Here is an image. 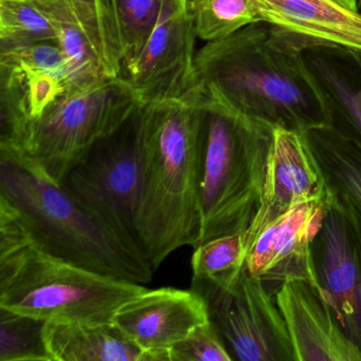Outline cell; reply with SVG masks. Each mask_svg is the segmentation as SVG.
<instances>
[{"label":"cell","mask_w":361,"mask_h":361,"mask_svg":"<svg viewBox=\"0 0 361 361\" xmlns=\"http://www.w3.org/2000/svg\"><path fill=\"white\" fill-rule=\"evenodd\" d=\"M145 289L44 250L0 198V307L45 322H113L116 312Z\"/></svg>","instance_id":"obj_3"},{"label":"cell","mask_w":361,"mask_h":361,"mask_svg":"<svg viewBox=\"0 0 361 361\" xmlns=\"http://www.w3.org/2000/svg\"><path fill=\"white\" fill-rule=\"evenodd\" d=\"M358 11L361 13V0H358Z\"/></svg>","instance_id":"obj_30"},{"label":"cell","mask_w":361,"mask_h":361,"mask_svg":"<svg viewBox=\"0 0 361 361\" xmlns=\"http://www.w3.org/2000/svg\"><path fill=\"white\" fill-rule=\"evenodd\" d=\"M325 200L324 216L312 242L314 270L340 322L361 348V262L345 219Z\"/></svg>","instance_id":"obj_14"},{"label":"cell","mask_w":361,"mask_h":361,"mask_svg":"<svg viewBox=\"0 0 361 361\" xmlns=\"http://www.w3.org/2000/svg\"><path fill=\"white\" fill-rule=\"evenodd\" d=\"M202 166L196 97L141 105L138 233L154 271L176 249L200 245Z\"/></svg>","instance_id":"obj_2"},{"label":"cell","mask_w":361,"mask_h":361,"mask_svg":"<svg viewBox=\"0 0 361 361\" xmlns=\"http://www.w3.org/2000/svg\"><path fill=\"white\" fill-rule=\"evenodd\" d=\"M196 35L213 42L263 22L257 0H187Z\"/></svg>","instance_id":"obj_21"},{"label":"cell","mask_w":361,"mask_h":361,"mask_svg":"<svg viewBox=\"0 0 361 361\" xmlns=\"http://www.w3.org/2000/svg\"><path fill=\"white\" fill-rule=\"evenodd\" d=\"M109 77H122L121 43L113 0H66Z\"/></svg>","instance_id":"obj_20"},{"label":"cell","mask_w":361,"mask_h":361,"mask_svg":"<svg viewBox=\"0 0 361 361\" xmlns=\"http://www.w3.org/2000/svg\"><path fill=\"white\" fill-rule=\"evenodd\" d=\"M122 54V77L137 62L161 14L164 0H113Z\"/></svg>","instance_id":"obj_22"},{"label":"cell","mask_w":361,"mask_h":361,"mask_svg":"<svg viewBox=\"0 0 361 361\" xmlns=\"http://www.w3.org/2000/svg\"><path fill=\"white\" fill-rule=\"evenodd\" d=\"M230 354L212 321L194 329L183 341L169 350V361H232Z\"/></svg>","instance_id":"obj_27"},{"label":"cell","mask_w":361,"mask_h":361,"mask_svg":"<svg viewBox=\"0 0 361 361\" xmlns=\"http://www.w3.org/2000/svg\"><path fill=\"white\" fill-rule=\"evenodd\" d=\"M208 321L200 293L169 287L145 289L113 318L114 324L145 353V361H169V350Z\"/></svg>","instance_id":"obj_11"},{"label":"cell","mask_w":361,"mask_h":361,"mask_svg":"<svg viewBox=\"0 0 361 361\" xmlns=\"http://www.w3.org/2000/svg\"><path fill=\"white\" fill-rule=\"evenodd\" d=\"M303 135L322 172L327 200L345 219L361 262V145L329 126Z\"/></svg>","instance_id":"obj_17"},{"label":"cell","mask_w":361,"mask_h":361,"mask_svg":"<svg viewBox=\"0 0 361 361\" xmlns=\"http://www.w3.org/2000/svg\"><path fill=\"white\" fill-rule=\"evenodd\" d=\"M233 360L297 361L286 323L259 278L242 271L226 284L193 280Z\"/></svg>","instance_id":"obj_8"},{"label":"cell","mask_w":361,"mask_h":361,"mask_svg":"<svg viewBox=\"0 0 361 361\" xmlns=\"http://www.w3.org/2000/svg\"><path fill=\"white\" fill-rule=\"evenodd\" d=\"M56 39L49 20L29 0H0V50Z\"/></svg>","instance_id":"obj_25"},{"label":"cell","mask_w":361,"mask_h":361,"mask_svg":"<svg viewBox=\"0 0 361 361\" xmlns=\"http://www.w3.org/2000/svg\"><path fill=\"white\" fill-rule=\"evenodd\" d=\"M0 62L56 75L64 82L67 88L68 67L62 50L56 42L0 50Z\"/></svg>","instance_id":"obj_26"},{"label":"cell","mask_w":361,"mask_h":361,"mask_svg":"<svg viewBox=\"0 0 361 361\" xmlns=\"http://www.w3.org/2000/svg\"><path fill=\"white\" fill-rule=\"evenodd\" d=\"M264 23L308 45L340 47L361 54V13L331 0H257Z\"/></svg>","instance_id":"obj_16"},{"label":"cell","mask_w":361,"mask_h":361,"mask_svg":"<svg viewBox=\"0 0 361 361\" xmlns=\"http://www.w3.org/2000/svg\"><path fill=\"white\" fill-rule=\"evenodd\" d=\"M325 209V198L295 207L266 226L251 243L245 267L272 295L290 281H307L321 289L312 259V242Z\"/></svg>","instance_id":"obj_10"},{"label":"cell","mask_w":361,"mask_h":361,"mask_svg":"<svg viewBox=\"0 0 361 361\" xmlns=\"http://www.w3.org/2000/svg\"><path fill=\"white\" fill-rule=\"evenodd\" d=\"M276 301L297 361H361V348L319 287L307 281H290L279 289Z\"/></svg>","instance_id":"obj_13"},{"label":"cell","mask_w":361,"mask_h":361,"mask_svg":"<svg viewBox=\"0 0 361 361\" xmlns=\"http://www.w3.org/2000/svg\"><path fill=\"white\" fill-rule=\"evenodd\" d=\"M196 39L187 4L164 0L155 30L137 62L122 77L141 104L191 100L200 92Z\"/></svg>","instance_id":"obj_9"},{"label":"cell","mask_w":361,"mask_h":361,"mask_svg":"<svg viewBox=\"0 0 361 361\" xmlns=\"http://www.w3.org/2000/svg\"><path fill=\"white\" fill-rule=\"evenodd\" d=\"M324 178L303 133L274 128L261 208L244 232L246 253L257 234L295 207L324 200Z\"/></svg>","instance_id":"obj_12"},{"label":"cell","mask_w":361,"mask_h":361,"mask_svg":"<svg viewBox=\"0 0 361 361\" xmlns=\"http://www.w3.org/2000/svg\"><path fill=\"white\" fill-rule=\"evenodd\" d=\"M141 105L121 128L97 141L61 185L145 259L138 233Z\"/></svg>","instance_id":"obj_7"},{"label":"cell","mask_w":361,"mask_h":361,"mask_svg":"<svg viewBox=\"0 0 361 361\" xmlns=\"http://www.w3.org/2000/svg\"><path fill=\"white\" fill-rule=\"evenodd\" d=\"M196 100L202 111L200 245L244 233L255 221L274 126L240 115L202 92Z\"/></svg>","instance_id":"obj_5"},{"label":"cell","mask_w":361,"mask_h":361,"mask_svg":"<svg viewBox=\"0 0 361 361\" xmlns=\"http://www.w3.org/2000/svg\"><path fill=\"white\" fill-rule=\"evenodd\" d=\"M245 261L244 233L213 238L194 248L191 261L193 280L226 284L242 271Z\"/></svg>","instance_id":"obj_24"},{"label":"cell","mask_w":361,"mask_h":361,"mask_svg":"<svg viewBox=\"0 0 361 361\" xmlns=\"http://www.w3.org/2000/svg\"><path fill=\"white\" fill-rule=\"evenodd\" d=\"M0 198L16 211L33 240L47 252L118 280L143 285L153 279L149 264L61 183L6 155H0Z\"/></svg>","instance_id":"obj_4"},{"label":"cell","mask_w":361,"mask_h":361,"mask_svg":"<svg viewBox=\"0 0 361 361\" xmlns=\"http://www.w3.org/2000/svg\"><path fill=\"white\" fill-rule=\"evenodd\" d=\"M0 64L12 67L22 77L25 101L32 121L41 118L67 92L64 82L56 75L43 71L22 68L8 63L0 62Z\"/></svg>","instance_id":"obj_28"},{"label":"cell","mask_w":361,"mask_h":361,"mask_svg":"<svg viewBox=\"0 0 361 361\" xmlns=\"http://www.w3.org/2000/svg\"><path fill=\"white\" fill-rule=\"evenodd\" d=\"M44 338L54 361H145L113 322H46Z\"/></svg>","instance_id":"obj_18"},{"label":"cell","mask_w":361,"mask_h":361,"mask_svg":"<svg viewBox=\"0 0 361 361\" xmlns=\"http://www.w3.org/2000/svg\"><path fill=\"white\" fill-rule=\"evenodd\" d=\"M306 46L264 22L208 42L196 54L200 90L274 128L305 133L329 126L324 102L302 58Z\"/></svg>","instance_id":"obj_1"},{"label":"cell","mask_w":361,"mask_h":361,"mask_svg":"<svg viewBox=\"0 0 361 361\" xmlns=\"http://www.w3.org/2000/svg\"><path fill=\"white\" fill-rule=\"evenodd\" d=\"M331 1L342 6L345 9L358 11V0H331Z\"/></svg>","instance_id":"obj_29"},{"label":"cell","mask_w":361,"mask_h":361,"mask_svg":"<svg viewBox=\"0 0 361 361\" xmlns=\"http://www.w3.org/2000/svg\"><path fill=\"white\" fill-rule=\"evenodd\" d=\"M181 1H183V3L187 4V0H181Z\"/></svg>","instance_id":"obj_31"},{"label":"cell","mask_w":361,"mask_h":361,"mask_svg":"<svg viewBox=\"0 0 361 361\" xmlns=\"http://www.w3.org/2000/svg\"><path fill=\"white\" fill-rule=\"evenodd\" d=\"M140 104L123 78H107L92 87L66 92L31 122L22 155L6 156L61 183L97 141L121 128Z\"/></svg>","instance_id":"obj_6"},{"label":"cell","mask_w":361,"mask_h":361,"mask_svg":"<svg viewBox=\"0 0 361 361\" xmlns=\"http://www.w3.org/2000/svg\"><path fill=\"white\" fill-rule=\"evenodd\" d=\"M45 324L0 307V361H54L44 338Z\"/></svg>","instance_id":"obj_23"},{"label":"cell","mask_w":361,"mask_h":361,"mask_svg":"<svg viewBox=\"0 0 361 361\" xmlns=\"http://www.w3.org/2000/svg\"><path fill=\"white\" fill-rule=\"evenodd\" d=\"M49 20L68 67L67 92L92 87L107 79L90 39L66 0H29Z\"/></svg>","instance_id":"obj_19"},{"label":"cell","mask_w":361,"mask_h":361,"mask_svg":"<svg viewBox=\"0 0 361 361\" xmlns=\"http://www.w3.org/2000/svg\"><path fill=\"white\" fill-rule=\"evenodd\" d=\"M302 58L324 102L329 126L361 145V54L308 45Z\"/></svg>","instance_id":"obj_15"}]
</instances>
